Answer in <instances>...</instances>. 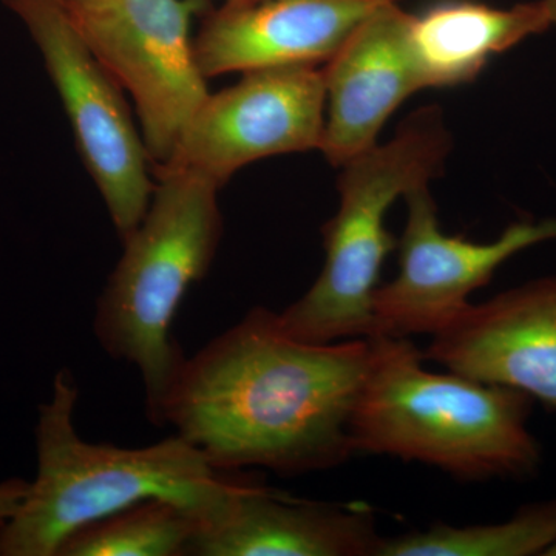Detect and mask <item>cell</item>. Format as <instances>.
<instances>
[{
  "label": "cell",
  "instance_id": "2",
  "mask_svg": "<svg viewBox=\"0 0 556 556\" xmlns=\"http://www.w3.org/2000/svg\"><path fill=\"white\" fill-rule=\"evenodd\" d=\"M375 340V362L351 416L356 453L426 464L459 481L535 477L541 447L527 428L532 397L428 371L408 339Z\"/></svg>",
  "mask_w": 556,
  "mask_h": 556
},
{
  "label": "cell",
  "instance_id": "21",
  "mask_svg": "<svg viewBox=\"0 0 556 556\" xmlns=\"http://www.w3.org/2000/svg\"><path fill=\"white\" fill-rule=\"evenodd\" d=\"M7 519H0V535H2L3 526H5Z\"/></svg>",
  "mask_w": 556,
  "mask_h": 556
},
{
  "label": "cell",
  "instance_id": "5",
  "mask_svg": "<svg viewBox=\"0 0 556 556\" xmlns=\"http://www.w3.org/2000/svg\"><path fill=\"white\" fill-rule=\"evenodd\" d=\"M450 137L430 108L405 121L396 137L343 164L340 206L321 229L325 265L313 287L277 313L291 338L309 343L375 338L372 311L380 270L397 240L388 232V208L442 172Z\"/></svg>",
  "mask_w": 556,
  "mask_h": 556
},
{
  "label": "cell",
  "instance_id": "19",
  "mask_svg": "<svg viewBox=\"0 0 556 556\" xmlns=\"http://www.w3.org/2000/svg\"><path fill=\"white\" fill-rule=\"evenodd\" d=\"M244 0H226V5H241Z\"/></svg>",
  "mask_w": 556,
  "mask_h": 556
},
{
  "label": "cell",
  "instance_id": "11",
  "mask_svg": "<svg viewBox=\"0 0 556 556\" xmlns=\"http://www.w3.org/2000/svg\"><path fill=\"white\" fill-rule=\"evenodd\" d=\"M382 538L368 507L295 500L237 477L199 518L188 556H378Z\"/></svg>",
  "mask_w": 556,
  "mask_h": 556
},
{
  "label": "cell",
  "instance_id": "16",
  "mask_svg": "<svg viewBox=\"0 0 556 556\" xmlns=\"http://www.w3.org/2000/svg\"><path fill=\"white\" fill-rule=\"evenodd\" d=\"M199 529L193 508L166 497H150L83 527L58 556H188Z\"/></svg>",
  "mask_w": 556,
  "mask_h": 556
},
{
  "label": "cell",
  "instance_id": "8",
  "mask_svg": "<svg viewBox=\"0 0 556 556\" xmlns=\"http://www.w3.org/2000/svg\"><path fill=\"white\" fill-rule=\"evenodd\" d=\"M325 113L324 68L294 65L244 73L236 86L208 91L174 155L156 169L195 172L223 188L254 161L320 149Z\"/></svg>",
  "mask_w": 556,
  "mask_h": 556
},
{
  "label": "cell",
  "instance_id": "20",
  "mask_svg": "<svg viewBox=\"0 0 556 556\" xmlns=\"http://www.w3.org/2000/svg\"><path fill=\"white\" fill-rule=\"evenodd\" d=\"M544 556H556V541L554 543V546L548 548V551L546 552V555H544Z\"/></svg>",
  "mask_w": 556,
  "mask_h": 556
},
{
  "label": "cell",
  "instance_id": "9",
  "mask_svg": "<svg viewBox=\"0 0 556 556\" xmlns=\"http://www.w3.org/2000/svg\"><path fill=\"white\" fill-rule=\"evenodd\" d=\"M408 218L397 241L399 273L376 289V336L408 339L437 334L470 305L468 298L492 280L518 252L556 240V219L517 223L492 243L442 233L428 186L404 197Z\"/></svg>",
  "mask_w": 556,
  "mask_h": 556
},
{
  "label": "cell",
  "instance_id": "12",
  "mask_svg": "<svg viewBox=\"0 0 556 556\" xmlns=\"http://www.w3.org/2000/svg\"><path fill=\"white\" fill-rule=\"evenodd\" d=\"M412 20L396 0H383L327 62V113L318 150L332 166L375 148L394 110L427 89L413 51Z\"/></svg>",
  "mask_w": 556,
  "mask_h": 556
},
{
  "label": "cell",
  "instance_id": "13",
  "mask_svg": "<svg viewBox=\"0 0 556 556\" xmlns=\"http://www.w3.org/2000/svg\"><path fill=\"white\" fill-rule=\"evenodd\" d=\"M383 0H257L208 14L193 39L204 78L331 61Z\"/></svg>",
  "mask_w": 556,
  "mask_h": 556
},
{
  "label": "cell",
  "instance_id": "1",
  "mask_svg": "<svg viewBox=\"0 0 556 556\" xmlns=\"http://www.w3.org/2000/svg\"><path fill=\"white\" fill-rule=\"evenodd\" d=\"M375 356V338L302 342L277 313L255 306L186 357L161 426L170 424L222 471L328 470L356 453L351 416Z\"/></svg>",
  "mask_w": 556,
  "mask_h": 556
},
{
  "label": "cell",
  "instance_id": "3",
  "mask_svg": "<svg viewBox=\"0 0 556 556\" xmlns=\"http://www.w3.org/2000/svg\"><path fill=\"white\" fill-rule=\"evenodd\" d=\"M78 397L72 372L61 369L38 408L36 478L3 526L0 556H58L83 527L150 497L177 501L200 518L236 481L177 433L141 448L86 441L76 430Z\"/></svg>",
  "mask_w": 556,
  "mask_h": 556
},
{
  "label": "cell",
  "instance_id": "18",
  "mask_svg": "<svg viewBox=\"0 0 556 556\" xmlns=\"http://www.w3.org/2000/svg\"><path fill=\"white\" fill-rule=\"evenodd\" d=\"M548 14L552 24H556V0H541Z\"/></svg>",
  "mask_w": 556,
  "mask_h": 556
},
{
  "label": "cell",
  "instance_id": "4",
  "mask_svg": "<svg viewBox=\"0 0 556 556\" xmlns=\"http://www.w3.org/2000/svg\"><path fill=\"white\" fill-rule=\"evenodd\" d=\"M153 175L159 182L148 211L123 240L98 298L93 332L110 357L138 369L146 413L161 427L164 399L186 361L172 328L189 288L217 255L223 215L222 188L212 179L174 167Z\"/></svg>",
  "mask_w": 556,
  "mask_h": 556
},
{
  "label": "cell",
  "instance_id": "17",
  "mask_svg": "<svg viewBox=\"0 0 556 556\" xmlns=\"http://www.w3.org/2000/svg\"><path fill=\"white\" fill-rule=\"evenodd\" d=\"M28 482L20 478L0 482V519L13 517L27 493Z\"/></svg>",
  "mask_w": 556,
  "mask_h": 556
},
{
  "label": "cell",
  "instance_id": "15",
  "mask_svg": "<svg viewBox=\"0 0 556 556\" xmlns=\"http://www.w3.org/2000/svg\"><path fill=\"white\" fill-rule=\"evenodd\" d=\"M556 541V500L519 508L497 525L431 526L382 538L378 556H538Z\"/></svg>",
  "mask_w": 556,
  "mask_h": 556
},
{
  "label": "cell",
  "instance_id": "14",
  "mask_svg": "<svg viewBox=\"0 0 556 556\" xmlns=\"http://www.w3.org/2000/svg\"><path fill=\"white\" fill-rule=\"evenodd\" d=\"M552 25L543 2L510 10L484 3L447 2L413 16V51L427 87L467 83L493 54L517 46Z\"/></svg>",
  "mask_w": 556,
  "mask_h": 556
},
{
  "label": "cell",
  "instance_id": "6",
  "mask_svg": "<svg viewBox=\"0 0 556 556\" xmlns=\"http://www.w3.org/2000/svg\"><path fill=\"white\" fill-rule=\"evenodd\" d=\"M70 20L129 94L152 169L174 155L208 94L190 35L204 0H62Z\"/></svg>",
  "mask_w": 556,
  "mask_h": 556
},
{
  "label": "cell",
  "instance_id": "10",
  "mask_svg": "<svg viewBox=\"0 0 556 556\" xmlns=\"http://www.w3.org/2000/svg\"><path fill=\"white\" fill-rule=\"evenodd\" d=\"M422 358L556 409V277L470 303L433 334Z\"/></svg>",
  "mask_w": 556,
  "mask_h": 556
},
{
  "label": "cell",
  "instance_id": "7",
  "mask_svg": "<svg viewBox=\"0 0 556 556\" xmlns=\"http://www.w3.org/2000/svg\"><path fill=\"white\" fill-rule=\"evenodd\" d=\"M38 47L121 240L148 211L155 182L141 130L116 80L70 20L62 0H2Z\"/></svg>",
  "mask_w": 556,
  "mask_h": 556
},
{
  "label": "cell",
  "instance_id": "22",
  "mask_svg": "<svg viewBox=\"0 0 556 556\" xmlns=\"http://www.w3.org/2000/svg\"><path fill=\"white\" fill-rule=\"evenodd\" d=\"M252 2H257V0H244V2L241 3V5H244V3H252Z\"/></svg>",
  "mask_w": 556,
  "mask_h": 556
}]
</instances>
